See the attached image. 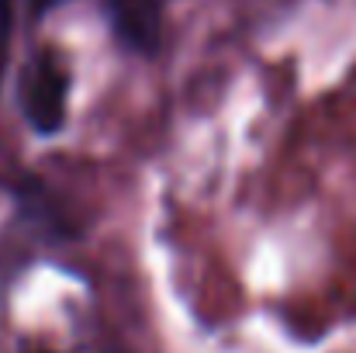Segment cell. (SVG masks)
Returning <instances> with one entry per match:
<instances>
[{"label":"cell","instance_id":"obj_2","mask_svg":"<svg viewBox=\"0 0 356 353\" xmlns=\"http://www.w3.org/2000/svg\"><path fill=\"white\" fill-rule=\"evenodd\" d=\"M7 49H10V0H0V73H3Z\"/></svg>","mask_w":356,"mask_h":353},{"label":"cell","instance_id":"obj_1","mask_svg":"<svg viewBox=\"0 0 356 353\" xmlns=\"http://www.w3.org/2000/svg\"><path fill=\"white\" fill-rule=\"evenodd\" d=\"M17 101H21V111L28 118V125L42 135H52L66 121L70 73L52 49H42L24 63L21 84H17Z\"/></svg>","mask_w":356,"mask_h":353}]
</instances>
